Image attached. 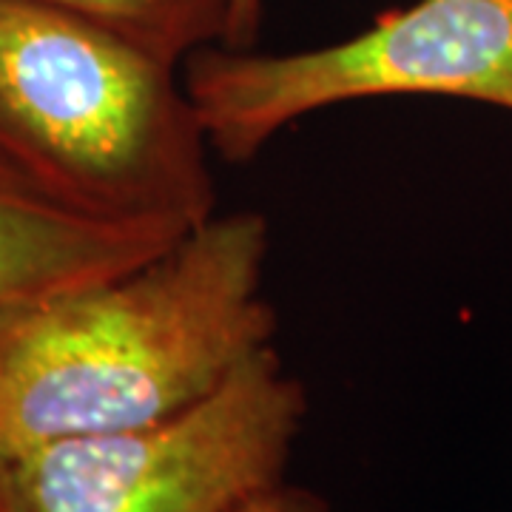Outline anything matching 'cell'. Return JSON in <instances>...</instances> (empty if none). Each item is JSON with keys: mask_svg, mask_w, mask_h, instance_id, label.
<instances>
[{"mask_svg": "<svg viewBox=\"0 0 512 512\" xmlns=\"http://www.w3.org/2000/svg\"><path fill=\"white\" fill-rule=\"evenodd\" d=\"M305 416L271 345L168 419L0 458L3 512H234L282 481Z\"/></svg>", "mask_w": 512, "mask_h": 512, "instance_id": "cell-4", "label": "cell"}, {"mask_svg": "<svg viewBox=\"0 0 512 512\" xmlns=\"http://www.w3.org/2000/svg\"><path fill=\"white\" fill-rule=\"evenodd\" d=\"M188 228L80 211L0 165V313L123 274Z\"/></svg>", "mask_w": 512, "mask_h": 512, "instance_id": "cell-5", "label": "cell"}, {"mask_svg": "<svg viewBox=\"0 0 512 512\" xmlns=\"http://www.w3.org/2000/svg\"><path fill=\"white\" fill-rule=\"evenodd\" d=\"M183 86L228 163H251L302 117L353 100L456 97L512 111V0H416L302 52L211 46L185 60Z\"/></svg>", "mask_w": 512, "mask_h": 512, "instance_id": "cell-3", "label": "cell"}, {"mask_svg": "<svg viewBox=\"0 0 512 512\" xmlns=\"http://www.w3.org/2000/svg\"><path fill=\"white\" fill-rule=\"evenodd\" d=\"M268 220L214 211L123 274L0 313V458L168 419L274 345Z\"/></svg>", "mask_w": 512, "mask_h": 512, "instance_id": "cell-1", "label": "cell"}, {"mask_svg": "<svg viewBox=\"0 0 512 512\" xmlns=\"http://www.w3.org/2000/svg\"><path fill=\"white\" fill-rule=\"evenodd\" d=\"M0 512H3V495H0Z\"/></svg>", "mask_w": 512, "mask_h": 512, "instance_id": "cell-9", "label": "cell"}, {"mask_svg": "<svg viewBox=\"0 0 512 512\" xmlns=\"http://www.w3.org/2000/svg\"><path fill=\"white\" fill-rule=\"evenodd\" d=\"M262 3L265 0H231L225 49H254L256 35H259V18H262Z\"/></svg>", "mask_w": 512, "mask_h": 512, "instance_id": "cell-8", "label": "cell"}, {"mask_svg": "<svg viewBox=\"0 0 512 512\" xmlns=\"http://www.w3.org/2000/svg\"><path fill=\"white\" fill-rule=\"evenodd\" d=\"M183 69L43 0H0V165L100 217L197 225L217 211Z\"/></svg>", "mask_w": 512, "mask_h": 512, "instance_id": "cell-2", "label": "cell"}, {"mask_svg": "<svg viewBox=\"0 0 512 512\" xmlns=\"http://www.w3.org/2000/svg\"><path fill=\"white\" fill-rule=\"evenodd\" d=\"M234 512H330L322 498H316L302 487H291L285 481H279L274 487L251 495L245 504H239Z\"/></svg>", "mask_w": 512, "mask_h": 512, "instance_id": "cell-7", "label": "cell"}, {"mask_svg": "<svg viewBox=\"0 0 512 512\" xmlns=\"http://www.w3.org/2000/svg\"><path fill=\"white\" fill-rule=\"evenodd\" d=\"M92 20L140 52L183 69L202 49L225 46L231 0H43Z\"/></svg>", "mask_w": 512, "mask_h": 512, "instance_id": "cell-6", "label": "cell"}]
</instances>
